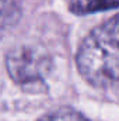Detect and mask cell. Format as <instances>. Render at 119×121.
<instances>
[{
    "mask_svg": "<svg viewBox=\"0 0 119 121\" xmlns=\"http://www.w3.org/2000/svg\"><path fill=\"white\" fill-rule=\"evenodd\" d=\"M18 18L17 0H0V27L8 26Z\"/></svg>",
    "mask_w": 119,
    "mask_h": 121,
    "instance_id": "4",
    "label": "cell"
},
{
    "mask_svg": "<svg viewBox=\"0 0 119 121\" xmlns=\"http://www.w3.org/2000/svg\"><path fill=\"white\" fill-rule=\"evenodd\" d=\"M80 75L95 87L119 82V14L94 28L79 47Z\"/></svg>",
    "mask_w": 119,
    "mask_h": 121,
    "instance_id": "1",
    "label": "cell"
},
{
    "mask_svg": "<svg viewBox=\"0 0 119 121\" xmlns=\"http://www.w3.org/2000/svg\"><path fill=\"white\" fill-rule=\"evenodd\" d=\"M6 66L10 78L16 83L30 87L41 85L51 69V58L38 47L20 45L7 54Z\"/></svg>",
    "mask_w": 119,
    "mask_h": 121,
    "instance_id": "2",
    "label": "cell"
},
{
    "mask_svg": "<svg viewBox=\"0 0 119 121\" xmlns=\"http://www.w3.org/2000/svg\"><path fill=\"white\" fill-rule=\"evenodd\" d=\"M38 121H88L83 114L79 111H74L71 108H60L56 111H52Z\"/></svg>",
    "mask_w": 119,
    "mask_h": 121,
    "instance_id": "5",
    "label": "cell"
},
{
    "mask_svg": "<svg viewBox=\"0 0 119 121\" xmlns=\"http://www.w3.org/2000/svg\"><path fill=\"white\" fill-rule=\"evenodd\" d=\"M119 0H70L69 9L77 16L92 14L97 11H105L111 9H118Z\"/></svg>",
    "mask_w": 119,
    "mask_h": 121,
    "instance_id": "3",
    "label": "cell"
}]
</instances>
